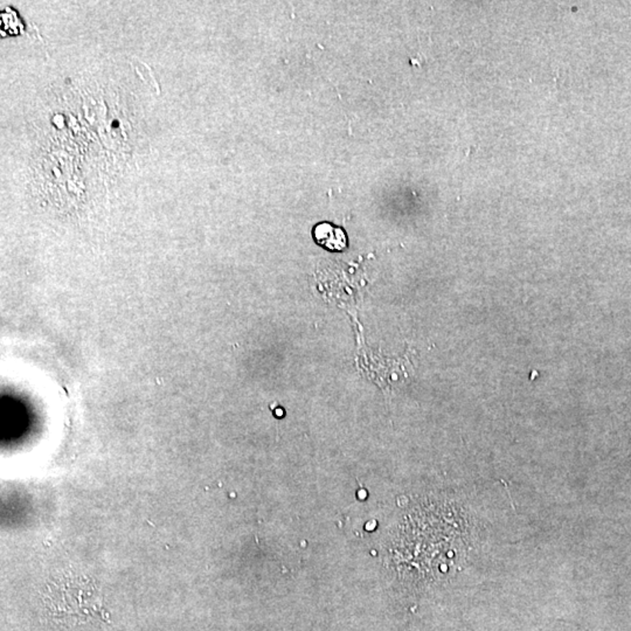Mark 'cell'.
I'll return each instance as SVG.
<instances>
[{
    "label": "cell",
    "mask_w": 631,
    "mask_h": 631,
    "mask_svg": "<svg viewBox=\"0 0 631 631\" xmlns=\"http://www.w3.org/2000/svg\"><path fill=\"white\" fill-rule=\"evenodd\" d=\"M51 619L62 623H83L101 615V595L94 581L73 571L53 578L44 592Z\"/></svg>",
    "instance_id": "cell-1"
},
{
    "label": "cell",
    "mask_w": 631,
    "mask_h": 631,
    "mask_svg": "<svg viewBox=\"0 0 631 631\" xmlns=\"http://www.w3.org/2000/svg\"><path fill=\"white\" fill-rule=\"evenodd\" d=\"M313 237H315L317 244L330 250H335V252H340L347 246L345 232L342 228L327 223V222L316 226V228L313 230Z\"/></svg>",
    "instance_id": "cell-2"
}]
</instances>
